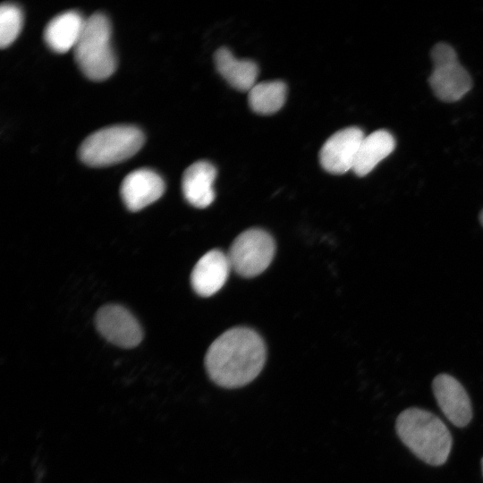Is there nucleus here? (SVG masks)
Wrapping results in <instances>:
<instances>
[{
	"instance_id": "f257e3e1",
	"label": "nucleus",
	"mask_w": 483,
	"mask_h": 483,
	"mask_svg": "<svg viewBox=\"0 0 483 483\" xmlns=\"http://www.w3.org/2000/svg\"><path fill=\"white\" fill-rule=\"evenodd\" d=\"M267 357L261 336L248 327H233L208 347L205 367L210 379L225 388L243 386L262 370Z\"/></svg>"
},
{
	"instance_id": "f03ea898",
	"label": "nucleus",
	"mask_w": 483,
	"mask_h": 483,
	"mask_svg": "<svg viewBox=\"0 0 483 483\" xmlns=\"http://www.w3.org/2000/svg\"><path fill=\"white\" fill-rule=\"evenodd\" d=\"M395 429L402 442L424 462L439 466L446 462L452 448V436L437 416L411 407L398 415Z\"/></svg>"
},
{
	"instance_id": "7ed1b4c3",
	"label": "nucleus",
	"mask_w": 483,
	"mask_h": 483,
	"mask_svg": "<svg viewBox=\"0 0 483 483\" xmlns=\"http://www.w3.org/2000/svg\"><path fill=\"white\" fill-rule=\"evenodd\" d=\"M111 29L104 13H96L85 20L73 50L79 68L89 80H104L116 69V57L111 46Z\"/></svg>"
},
{
	"instance_id": "20e7f679",
	"label": "nucleus",
	"mask_w": 483,
	"mask_h": 483,
	"mask_svg": "<svg viewBox=\"0 0 483 483\" xmlns=\"http://www.w3.org/2000/svg\"><path fill=\"white\" fill-rule=\"evenodd\" d=\"M144 144V134L132 125H113L89 135L79 148V157L85 165L103 167L123 162L134 156Z\"/></svg>"
},
{
	"instance_id": "39448f33",
	"label": "nucleus",
	"mask_w": 483,
	"mask_h": 483,
	"mask_svg": "<svg viewBox=\"0 0 483 483\" xmlns=\"http://www.w3.org/2000/svg\"><path fill=\"white\" fill-rule=\"evenodd\" d=\"M275 243L273 237L259 228L248 229L233 242L227 253L231 267L243 277L264 272L273 260Z\"/></svg>"
},
{
	"instance_id": "423d86ee",
	"label": "nucleus",
	"mask_w": 483,
	"mask_h": 483,
	"mask_svg": "<svg viewBox=\"0 0 483 483\" xmlns=\"http://www.w3.org/2000/svg\"><path fill=\"white\" fill-rule=\"evenodd\" d=\"M431 58L433 70L428 81L435 95L445 102L460 100L471 89L472 82L454 49L440 42L432 48Z\"/></svg>"
},
{
	"instance_id": "0eeeda50",
	"label": "nucleus",
	"mask_w": 483,
	"mask_h": 483,
	"mask_svg": "<svg viewBox=\"0 0 483 483\" xmlns=\"http://www.w3.org/2000/svg\"><path fill=\"white\" fill-rule=\"evenodd\" d=\"M98 332L111 343L133 348L142 340V330L132 314L125 308L109 304L101 307L95 318Z\"/></svg>"
},
{
	"instance_id": "6e6552de",
	"label": "nucleus",
	"mask_w": 483,
	"mask_h": 483,
	"mask_svg": "<svg viewBox=\"0 0 483 483\" xmlns=\"http://www.w3.org/2000/svg\"><path fill=\"white\" fill-rule=\"evenodd\" d=\"M364 137L362 130L355 126L342 129L331 135L319 152L321 166L334 174H343L352 170Z\"/></svg>"
},
{
	"instance_id": "1a4fd4ad",
	"label": "nucleus",
	"mask_w": 483,
	"mask_h": 483,
	"mask_svg": "<svg viewBox=\"0 0 483 483\" xmlns=\"http://www.w3.org/2000/svg\"><path fill=\"white\" fill-rule=\"evenodd\" d=\"M432 389L438 406L452 424L459 428L469 424L472 418L470 400L457 379L439 374L432 382Z\"/></svg>"
},
{
	"instance_id": "9d476101",
	"label": "nucleus",
	"mask_w": 483,
	"mask_h": 483,
	"mask_svg": "<svg viewBox=\"0 0 483 483\" xmlns=\"http://www.w3.org/2000/svg\"><path fill=\"white\" fill-rule=\"evenodd\" d=\"M165 191V182L155 171L140 168L127 174L121 184V197L126 208L137 212L157 201Z\"/></svg>"
},
{
	"instance_id": "9b49d317",
	"label": "nucleus",
	"mask_w": 483,
	"mask_h": 483,
	"mask_svg": "<svg viewBox=\"0 0 483 483\" xmlns=\"http://www.w3.org/2000/svg\"><path fill=\"white\" fill-rule=\"evenodd\" d=\"M231 268L227 254L219 250H209L192 269L191 283L193 290L202 297L215 294L225 284Z\"/></svg>"
},
{
	"instance_id": "f8f14e48",
	"label": "nucleus",
	"mask_w": 483,
	"mask_h": 483,
	"mask_svg": "<svg viewBox=\"0 0 483 483\" xmlns=\"http://www.w3.org/2000/svg\"><path fill=\"white\" fill-rule=\"evenodd\" d=\"M216 167L208 161L199 160L186 168L182 178V190L185 199L198 208H208L215 199L213 183Z\"/></svg>"
},
{
	"instance_id": "ddd939ff",
	"label": "nucleus",
	"mask_w": 483,
	"mask_h": 483,
	"mask_svg": "<svg viewBox=\"0 0 483 483\" xmlns=\"http://www.w3.org/2000/svg\"><path fill=\"white\" fill-rule=\"evenodd\" d=\"M85 20L76 11L57 14L47 24L44 40L56 53H66L74 48L84 27Z\"/></svg>"
},
{
	"instance_id": "4468645a",
	"label": "nucleus",
	"mask_w": 483,
	"mask_h": 483,
	"mask_svg": "<svg viewBox=\"0 0 483 483\" xmlns=\"http://www.w3.org/2000/svg\"><path fill=\"white\" fill-rule=\"evenodd\" d=\"M217 72L234 89L250 91L256 84L258 68L249 59H237L227 47H219L214 55Z\"/></svg>"
},
{
	"instance_id": "2eb2a0df",
	"label": "nucleus",
	"mask_w": 483,
	"mask_h": 483,
	"mask_svg": "<svg viewBox=\"0 0 483 483\" xmlns=\"http://www.w3.org/2000/svg\"><path fill=\"white\" fill-rule=\"evenodd\" d=\"M394 148V138L386 130H378L365 136L360 145L352 171L360 177L367 175Z\"/></svg>"
},
{
	"instance_id": "dca6fc26",
	"label": "nucleus",
	"mask_w": 483,
	"mask_h": 483,
	"mask_svg": "<svg viewBox=\"0 0 483 483\" xmlns=\"http://www.w3.org/2000/svg\"><path fill=\"white\" fill-rule=\"evenodd\" d=\"M286 90L285 83L281 80L256 83L249 91V105L257 114H274L284 106Z\"/></svg>"
},
{
	"instance_id": "f3484780",
	"label": "nucleus",
	"mask_w": 483,
	"mask_h": 483,
	"mask_svg": "<svg viewBox=\"0 0 483 483\" xmlns=\"http://www.w3.org/2000/svg\"><path fill=\"white\" fill-rule=\"evenodd\" d=\"M22 12L15 4L3 3L0 6V47H9L22 28Z\"/></svg>"
},
{
	"instance_id": "a211bd4d",
	"label": "nucleus",
	"mask_w": 483,
	"mask_h": 483,
	"mask_svg": "<svg viewBox=\"0 0 483 483\" xmlns=\"http://www.w3.org/2000/svg\"><path fill=\"white\" fill-rule=\"evenodd\" d=\"M479 220H480L481 225H483V210L480 212Z\"/></svg>"
},
{
	"instance_id": "6ab92c4d",
	"label": "nucleus",
	"mask_w": 483,
	"mask_h": 483,
	"mask_svg": "<svg viewBox=\"0 0 483 483\" xmlns=\"http://www.w3.org/2000/svg\"><path fill=\"white\" fill-rule=\"evenodd\" d=\"M481 469H482V473H483V458L481 459Z\"/></svg>"
}]
</instances>
